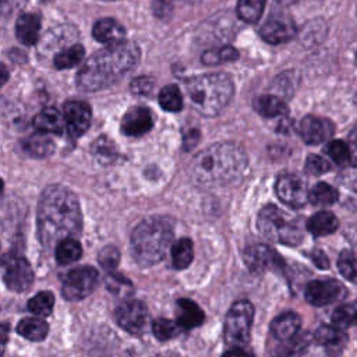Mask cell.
I'll use <instances>...</instances> for the list:
<instances>
[{"instance_id":"obj_1","label":"cell","mask_w":357,"mask_h":357,"mask_svg":"<svg viewBox=\"0 0 357 357\" xmlns=\"http://www.w3.org/2000/svg\"><path fill=\"white\" fill-rule=\"evenodd\" d=\"M36 225L39 240L46 247L79 234L82 213L75 194L59 184L46 187L38 202Z\"/></svg>"},{"instance_id":"obj_2","label":"cell","mask_w":357,"mask_h":357,"mask_svg":"<svg viewBox=\"0 0 357 357\" xmlns=\"http://www.w3.org/2000/svg\"><path fill=\"white\" fill-rule=\"evenodd\" d=\"M139 59V47L132 42L107 45L82 64L77 74V85L86 92L105 89L134 70Z\"/></svg>"},{"instance_id":"obj_3","label":"cell","mask_w":357,"mask_h":357,"mask_svg":"<svg viewBox=\"0 0 357 357\" xmlns=\"http://www.w3.org/2000/svg\"><path fill=\"white\" fill-rule=\"evenodd\" d=\"M247 166L248 159L241 146L233 142H218L192 159L191 177L199 187H225L238 183Z\"/></svg>"},{"instance_id":"obj_4","label":"cell","mask_w":357,"mask_h":357,"mask_svg":"<svg viewBox=\"0 0 357 357\" xmlns=\"http://www.w3.org/2000/svg\"><path fill=\"white\" fill-rule=\"evenodd\" d=\"M185 89L192 107L206 117L222 112L234 93L231 78L223 73L194 77L187 81Z\"/></svg>"},{"instance_id":"obj_5","label":"cell","mask_w":357,"mask_h":357,"mask_svg":"<svg viewBox=\"0 0 357 357\" xmlns=\"http://www.w3.org/2000/svg\"><path fill=\"white\" fill-rule=\"evenodd\" d=\"M172 240L173 229L166 219H145L132 230L130 243L132 257L138 265L152 266L165 257Z\"/></svg>"},{"instance_id":"obj_6","label":"cell","mask_w":357,"mask_h":357,"mask_svg":"<svg viewBox=\"0 0 357 357\" xmlns=\"http://www.w3.org/2000/svg\"><path fill=\"white\" fill-rule=\"evenodd\" d=\"M259 233L275 243L296 245L303 240L300 220L275 205L264 206L257 218Z\"/></svg>"},{"instance_id":"obj_7","label":"cell","mask_w":357,"mask_h":357,"mask_svg":"<svg viewBox=\"0 0 357 357\" xmlns=\"http://www.w3.org/2000/svg\"><path fill=\"white\" fill-rule=\"evenodd\" d=\"M252 318L254 307L251 303L240 300L231 305L223 325V337L227 346L241 347L250 340Z\"/></svg>"},{"instance_id":"obj_8","label":"cell","mask_w":357,"mask_h":357,"mask_svg":"<svg viewBox=\"0 0 357 357\" xmlns=\"http://www.w3.org/2000/svg\"><path fill=\"white\" fill-rule=\"evenodd\" d=\"M1 272L4 284L13 291H25L33 282V271L29 262L17 254L10 252L3 257Z\"/></svg>"},{"instance_id":"obj_9","label":"cell","mask_w":357,"mask_h":357,"mask_svg":"<svg viewBox=\"0 0 357 357\" xmlns=\"http://www.w3.org/2000/svg\"><path fill=\"white\" fill-rule=\"evenodd\" d=\"M98 283V271L92 266L71 269L63 280V296L67 300H81L89 296Z\"/></svg>"},{"instance_id":"obj_10","label":"cell","mask_w":357,"mask_h":357,"mask_svg":"<svg viewBox=\"0 0 357 357\" xmlns=\"http://www.w3.org/2000/svg\"><path fill=\"white\" fill-rule=\"evenodd\" d=\"M346 287L335 279L312 280L307 284L304 291L305 300L315 307H324L336 303L342 300L346 296Z\"/></svg>"},{"instance_id":"obj_11","label":"cell","mask_w":357,"mask_h":357,"mask_svg":"<svg viewBox=\"0 0 357 357\" xmlns=\"http://www.w3.org/2000/svg\"><path fill=\"white\" fill-rule=\"evenodd\" d=\"M275 190L279 199L291 208H301L310 201L305 181L291 173L282 174L276 181Z\"/></svg>"},{"instance_id":"obj_12","label":"cell","mask_w":357,"mask_h":357,"mask_svg":"<svg viewBox=\"0 0 357 357\" xmlns=\"http://www.w3.org/2000/svg\"><path fill=\"white\" fill-rule=\"evenodd\" d=\"M116 322L130 333H141L146 326L148 311L144 303L138 300H127L114 311Z\"/></svg>"},{"instance_id":"obj_13","label":"cell","mask_w":357,"mask_h":357,"mask_svg":"<svg viewBox=\"0 0 357 357\" xmlns=\"http://www.w3.org/2000/svg\"><path fill=\"white\" fill-rule=\"evenodd\" d=\"M259 35L271 45H280L296 35V25L287 14L276 11L264 22Z\"/></svg>"},{"instance_id":"obj_14","label":"cell","mask_w":357,"mask_h":357,"mask_svg":"<svg viewBox=\"0 0 357 357\" xmlns=\"http://www.w3.org/2000/svg\"><path fill=\"white\" fill-rule=\"evenodd\" d=\"M63 116L66 121V130L70 137H81L91 124V107L82 100H68L64 103Z\"/></svg>"},{"instance_id":"obj_15","label":"cell","mask_w":357,"mask_h":357,"mask_svg":"<svg viewBox=\"0 0 357 357\" xmlns=\"http://www.w3.org/2000/svg\"><path fill=\"white\" fill-rule=\"evenodd\" d=\"M244 262L252 272L283 268L282 258L266 244H252L244 250Z\"/></svg>"},{"instance_id":"obj_16","label":"cell","mask_w":357,"mask_h":357,"mask_svg":"<svg viewBox=\"0 0 357 357\" xmlns=\"http://www.w3.org/2000/svg\"><path fill=\"white\" fill-rule=\"evenodd\" d=\"M298 132L305 144L317 145L328 141L333 132L335 126L331 120L319 116H305L298 126Z\"/></svg>"},{"instance_id":"obj_17","label":"cell","mask_w":357,"mask_h":357,"mask_svg":"<svg viewBox=\"0 0 357 357\" xmlns=\"http://www.w3.org/2000/svg\"><path fill=\"white\" fill-rule=\"evenodd\" d=\"M153 127V116L148 107H130L121 119V131L127 137H141Z\"/></svg>"},{"instance_id":"obj_18","label":"cell","mask_w":357,"mask_h":357,"mask_svg":"<svg viewBox=\"0 0 357 357\" xmlns=\"http://www.w3.org/2000/svg\"><path fill=\"white\" fill-rule=\"evenodd\" d=\"M314 340L321 347H324L329 356L336 357L346 347L347 335L344 329L337 325H322L317 329L314 335Z\"/></svg>"},{"instance_id":"obj_19","label":"cell","mask_w":357,"mask_h":357,"mask_svg":"<svg viewBox=\"0 0 357 357\" xmlns=\"http://www.w3.org/2000/svg\"><path fill=\"white\" fill-rule=\"evenodd\" d=\"M301 319L294 312H283L278 315L271 324V335L278 342L293 340L300 331Z\"/></svg>"},{"instance_id":"obj_20","label":"cell","mask_w":357,"mask_h":357,"mask_svg":"<svg viewBox=\"0 0 357 357\" xmlns=\"http://www.w3.org/2000/svg\"><path fill=\"white\" fill-rule=\"evenodd\" d=\"M40 31V18L32 13H22L15 22V35L25 46L36 45Z\"/></svg>"},{"instance_id":"obj_21","label":"cell","mask_w":357,"mask_h":357,"mask_svg":"<svg viewBox=\"0 0 357 357\" xmlns=\"http://www.w3.org/2000/svg\"><path fill=\"white\" fill-rule=\"evenodd\" d=\"M33 127L43 134H61L66 128L64 116L56 107H45L32 121Z\"/></svg>"},{"instance_id":"obj_22","label":"cell","mask_w":357,"mask_h":357,"mask_svg":"<svg viewBox=\"0 0 357 357\" xmlns=\"http://www.w3.org/2000/svg\"><path fill=\"white\" fill-rule=\"evenodd\" d=\"M92 35L100 43L113 45L124 40L126 29L116 20L102 18L93 25Z\"/></svg>"},{"instance_id":"obj_23","label":"cell","mask_w":357,"mask_h":357,"mask_svg":"<svg viewBox=\"0 0 357 357\" xmlns=\"http://www.w3.org/2000/svg\"><path fill=\"white\" fill-rule=\"evenodd\" d=\"M177 324L180 328L184 329H192L195 326H199L204 322V311L198 307L197 303L188 298H180L177 301Z\"/></svg>"},{"instance_id":"obj_24","label":"cell","mask_w":357,"mask_h":357,"mask_svg":"<svg viewBox=\"0 0 357 357\" xmlns=\"http://www.w3.org/2000/svg\"><path fill=\"white\" fill-rule=\"evenodd\" d=\"M252 106L255 112L264 117H276V116H284L287 113V105L284 100L273 93L268 95H259L254 99Z\"/></svg>"},{"instance_id":"obj_25","label":"cell","mask_w":357,"mask_h":357,"mask_svg":"<svg viewBox=\"0 0 357 357\" xmlns=\"http://www.w3.org/2000/svg\"><path fill=\"white\" fill-rule=\"evenodd\" d=\"M339 226L337 218L328 211H321L314 213L307 220V230L314 236H326L336 231Z\"/></svg>"},{"instance_id":"obj_26","label":"cell","mask_w":357,"mask_h":357,"mask_svg":"<svg viewBox=\"0 0 357 357\" xmlns=\"http://www.w3.org/2000/svg\"><path fill=\"white\" fill-rule=\"evenodd\" d=\"M22 149L32 158H47L54 151L53 141L43 132L33 134L22 141Z\"/></svg>"},{"instance_id":"obj_27","label":"cell","mask_w":357,"mask_h":357,"mask_svg":"<svg viewBox=\"0 0 357 357\" xmlns=\"http://www.w3.org/2000/svg\"><path fill=\"white\" fill-rule=\"evenodd\" d=\"M17 332L32 342H40L47 336L49 325L40 318H24L17 326Z\"/></svg>"},{"instance_id":"obj_28","label":"cell","mask_w":357,"mask_h":357,"mask_svg":"<svg viewBox=\"0 0 357 357\" xmlns=\"http://www.w3.org/2000/svg\"><path fill=\"white\" fill-rule=\"evenodd\" d=\"M194 258V245L192 241L187 237L180 238L172 247V261L176 269H185Z\"/></svg>"},{"instance_id":"obj_29","label":"cell","mask_w":357,"mask_h":357,"mask_svg":"<svg viewBox=\"0 0 357 357\" xmlns=\"http://www.w3.org/2000/svg\"><path fill=\"white\" fill-rule=\"evenodd\" d=\"M85 54V49L82 45H73L61 52H59L54 59H53V64L57 70H66V68H73L75 67Z\"/></svg>"},{"instance_id":"obj_30","label":"cell","mask_w":357,"mask_h":357,"mask_svg":"<svg viewBox=\"0 0 357 357\" xmlns=\"http://www.w3.org/2000/svg\"><path fill=\"white\" fill-rule=\"evenodd\" d=\"M82 247L74 238H66L56 245V259L60 265L71 264L81 258Z\"/></svg>"},{"instance_id":"obj_31","label":"cell","mask_w":357,"mask_h":357,"mask_svg":"<svg viewBox=\"0 0 357 357\" xmlns=\"http://www.w3.org/2000/svg\"><path fill=\"white\" fill-rule=\"evenodd\" d=\"M265 4L266 0H238L237 14L243 21L248 24L258 22L264 13Z\"/></svg>"},{"instance_id":"obj_32","label":"cell","mask_w":357,"mask_h":357,"mask_svg":"<svg viewBox=\"0 0 357 357\" xmlns=\"http://www.w3.org/2000/svg\"><path fill=\"white\" fill-rule=\"evenodd\" d=\"M238 57V52L231 46H222L216 49H209L202 53L201 61L206 66H216L222 63L234 61Z\"/></svg>"},{"instance_id":"obj_33","label":"cell","mask_w":357,"mask_h":357,"mask_svg":"<svg viewBox=\"0 0 357 357\" xmlns=\"http://www.w3.org/2000/svg\"><path fill=\"white\" fill-rule=\"evenodd\" d=\"M159 105L163 110L167 112H178L183 109V96L180 89L170 84L165 85L159 92Z\"/></svg>"},{"instance_id":"obj_34","label":"cell","mask_w":357,"mask_h":357,"mask_svg":"<svg viewBox=\"0 0 357 357\" xmlns=\"http://www.w3.org/2000/svg\"><path fill=\"white\" fill-rule=\"evenodd\" d=\"M339 199V191L328 183H318L310 191V202L314 205H332Z\"/></svg>"},{"instance_id":"obj_35","label":"cell","mask_w":357,"mask_h":357,"mask_svg":"<svg viewBox=\"0 0 357 357\" xmlns=\"http://www.w3.org/2000/svg\"><path fill=\"white\" fill-rule=\"evenodd\" d=\"M92 155L98 159L99 163H113L117 158L116 145L107 137H99L95 139L91 148Z\"/></svg>"},{"instance_id":"obj_36","label":"cell","mask_w":357,"mask_h":357,"mask_svg":"<svg viewBox=\"0 0 357 357\" xmlns=\"http://www.w3.org/2000/svg\"><path fill=\"white\" fill-rule=\"evenodd\" d=\"M54 305V296L50 291H39L28 301V310L38 317H47Z\"/></svg>"},{"instance_id":"obj_37","label":"cell","mask_w":357,"mask_h":357,"mask_svg":"<svg viewBox=\"0 0 357 357\" xmlns=\"http://www.w3.org/2000/svg\"><path fill=\"white\" fill-rule=\"evenodd\" d=\"M332 321L343 329L357 325V300L337 307L332 314Z\"/></svg>"},{"instance_id":"obj_38","label":"cell","mask_w":357,"mask_h":357,"mask_svg":"<svg viewBox=\"0 0 357 357\" xmlns=\"http://www.w3.org/2000/svg\"><path fill=\"white\" fill-rule=\"evenodd\" d=\"M324 152L329 156L332 162L336 165H346L351 160V149L350 146L340 139H333L326 144Z\"/></svg>"},{"instance_id":"obj_39","label":"cell","mask_w":357,"mask_h":357,"mask_svg":"<svg viewBox=\"0 0 357 357\" xmlns=\"http://www.w3.org/2000/svg\"><path fill=\"white\" fill-rule=\"evenodd\" d=\"M342 195L346 205L350 208H357V170L346 174L342 178Z\"/></svg>"},{"instance_id":"obj_40","label":"cell","mask_w":357,"mask_h":357,"mask_svg":"<svg viewBox=\"0 0 357 357\" xmlns=\"http://www.w3.org/2000/svg\"><path fill=\"white\" fill-rule=\"evenodd\" d=\"M337 268L340 273L349 280L357 284V257L350 251H343L337 259Z\"/></svg>"},{"instance_id":"obj_41","label":"cell","mask_w":357,"mask_h":357,"mask_svg":"<svg viewBox=\"0 0 357 357\" xmlns=\"http://www.w3.org/2000/svg\"><path fill=\"white\" fill-rule=\"evenodd\" d=\"M178 324L170 321V319H165V318H158L153 321L152 324V332L155 335L156 339L165 342L169 340L172 337H174L178 332Z\"/></svg>"},{"instance_id":"obj_42","label":"cell","mask_w":357,"mask_h":357,"mask_svg":"<svg viewBox=\"0 0 357 357\" xmlns=\"http://www.w3.org/2000/svg\"><path fill=\"white\" fill-rule=\"evenodd\" d=\"M293 71H287L284 74H280L275 78V81L272 82V91H273V95H286L289 96L293 89L296 88V78L293 77Z\"/></svg>"},{"instance_id":"obj_43","label":"cell","mask_w":357,"mask_h":357,"mask_svg":"<svg viewBox=\"0 0 357 357\" xmlns=\"http://www.w3.org/2000/svg\"><path fill=\"white\" fill-rule=\"evenodd\" d=\"M98 261L103 269L112 271L119 265L120 252L114 245H106L100 250V252L98 255Z\"/></svg>"},{"instance_id":"obj_44","label":"cell","mask_w":357,"mask_h":357,"mask_svg":"<svg viewBox=\"0 0 357 357\" xmlns=\"http://www.w3.org/2000/svg\"><path fill=\"white\" fill-rule=\"evenodd\" d=\"M153 86H155V82L151 77L141 75L131 81L130 91H131V93L138 95V96H149L153 91Z\"/></svg>"},{"instance_id":"obj_45","label":"cell","mask_w":357,"mask_h":357,"mask_svg":"<svg viewBox=\"0 0 357 357\" xmlns=\"http://www.w3.org/2000/svg\"><path fill=\"white\" fill-rule=\"evenodd\" d=\"M331 169V165L326 159L318 155H310L305 159V172L312 176H319L326 173Z\"/></svg>"},{"instance_id":"obj_46","label":"cell","mask_w":357,"mask_h":357,"mask_svg":"<svg viewBox=\"0 0 357 357\" xmlns=\"http://www.w3.org/2000/svg\"><path fill=\"white\" fill-rule=\"evenodd\" d=\"M106 286H107V289L112 291V293H114V294H128L130 291H126V289L127 290H132V286H131V283L126 279V278H123V276H120V275H109L107 278H106Z\"/></svg>"},{"instance_id":"obj_47","label":"cell","mask_w":357,"mask_h":357,"mask_svg":"<svg viewBox=\"0 0 357 357\" xmlns=\"http://www.w3.org/2000/svg\"><path fill=\"white\" fill-rule=\"evenodd\" d=\"M174 0H151L152 11L158 18H167L173 11Z\"/></svg>"},{"instance_id":"obj_48","label":"cell","mask_w":357,"mask_h":357,"mask_svg":"<svg viewBox=\"0 0 357 357\" xmlns=\"http://www.w3.org/2000/svg\"><path fill=\"white\" fill-rule=\"evenodd\" d=\"M310 257H311L312 262H314L318 268H321V269H326V268L329 266V259L326 258V255H325L321 250H315V251H312Z\"/></svg>"},{"instance_id":"obj_49","label":"cell","mask_w":357,"mask_h":357,"mask_svg":"<svg viewBox=\"0 0 357 357\" xmlns=\"http://www.w3.org/2000/svg\"><path fill=\"white\" fill-rule=\"evenodd\" d=\"M198 138H199L198 130H195V128L188 130V132L184 134V145H185V149H191L192 146H195V144L198 142Z\"/></svg>"},{"instance_id":"obj_50","label":"cell","mask_w":357,"mask_h":357,"mask_svg":"<svg viewBox=\"0 0 357 357\" xmlns=\"http://www.w3.org/2000/svg\"><path fill=\"white\" fill-rule=\"evenodd\" d=\"M222 357H254V356L241 347H233V349L227 350L226 353H223Z\"/></svg>"},{"instance_id":"obj_51","label":"cell","mask_w":357,"mask_h":357,"mask_svg":"<svg viewBox=\"0 0 357 357\" xmlns=\"http://www.w3.org/2000/svg\"><path fill=\"white\" fill-rule=\"evenodd\" d=\"M291 357H319L311 351V342L305 346H303L300 350H297Z\"/></svg>"},{"instance_id":"obj_52","label":"cell","mask_w":357,"mask_h":357,"mask_svg":"<svg viewBox=\"0 0 357 357\" xmlns=\"http://www.w3.org/2000/svg\"><path fill=\"white\" fill-rule=\"evenodd\" d=\"M350 141H351V144L357 148V124L353 127V130H351V132H350Z\"/></svg>"},{"instance_id":"obj_53","label":"cell","mask_w":357,"mask_h":357,"mask_svg":"<svg viewBox=\"0 0 357 357\" xmlns=\"http://www.w3.org/2000/svg\"><path fill=\"white\" fill-rule=\"evenodd\" d=\"M153 357H180V356L173 353V351H169V353H162V354H158V356H153Z\"/></svg>"},{"instance_id":"obj_54","label":"cell","mask_w":357,"mask_h":357,"mask_svg":"<svg viewBox=\"0 0 357 357\" xmlns=\"http://www.w3.org/2000/svg\"><path fill=\"white\" fill-rule=\"evenodd\" d=\"M280 1H287L289 3V1H294V0H280Z\"/></svg>"},{"instance_id":"obj_55","label":"cell","mask_w":357,"mask_h":357,"mask_svg":"<svg viewBox=\"0 0 357 357\" xmlns=\"http://www.w3.org/2000/svg\"><path fill=\"white\" fill-rule=\"evenodd\" d=\"M356 61H357V52H356Z\"/></svg>"}]
</instances>
